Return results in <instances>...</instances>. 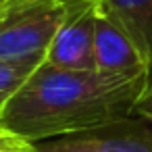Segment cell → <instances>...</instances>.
<instances>
[{"label":"cell","instance_id":"6da1fadb","mask_svg":"<svg viewBox=\"0 0 152 152\" xmlns=\"http://www.w3.org/2000/svg\"><path fill=\"white\" fill-rule=\"evenodd\" d=\"M146 83L148 77L67 71L44 61L9 100L0 125L29 144L81 133L133 117Z\"/></svg>","mask_w":152,"mask_h":152},{"label":"cell","instance_id":"7a4b0ae2","mask_svg":"<svg viewBox=\"0 0 152 152\" xmlns=\"http://www.w3.org/2000/svg\"><path fill=\"white\" fill-rule=\"evenodd\" d=\"M65 0H7L0 7V61L46 58Z\"/></svg>","mask_w":152,"mask_h":152},{"label":"cell","instance_id":"3957f363","mask_svg":"<svg viewBox=\"0 0 152 152\" xmlns=\"http://www.w3.org/2000/svg\"><path fill=\"white\" fill-rule=\"evenodd\" d=\"M96 71L123 79H150V63L127 25L100 0H96L94 31Z\"/></svg>","mask_w":152,"mask_h":152},{"label":"cell","instance_id":"277c9868","mask_svg":"<svg viewBox=\"0 0 152 152\" xmlns=\"http://www.w3.org/2000/svg\"><path fill=\"white\" fill-rule=\"evenodd\" d=\"M96 0H65V17L46 52V63L67 71H94Z\"/></svg>","mask_w":152,"mask_h":152},{"label":"cell","instance_id":"5b68a950","mask_svg":"<svg viewBox=\"0 0 152 152\" xmlns=\"http://www.w3.org/2000/svg\"><path fill=\"white\" fill-rule=\"evenodd\" d=\"M34 152H152V123L129 117L81 133L36 142Z\"/></svg>","mask_w":152,"mask_h":152},{"label":"cell","instance_id":"8992f818","mask_svg":"<svg viewBox=\"0 0 152 152\" xmlns=\"http://www.w3.org/2000/svg\"><path fill=\"white\" fill-rule=\"evenodd\" d=\"M131 31L150 63L152 73V0H100ZM152 77V75H150Z\"/></svg>","mask_w":152,"mask_h":152},{"label":"cell","instance_id":"52a82bcc","mask_svg":"<svg viewBox=\"0 0 152 152\" xmlns=\"http://www.w3.org/2000/svg\"><path fill=\"white\" fill-rule=\"evenodd\" d=\"M46 58H21V61H0V115L9 100L25 83V79L42 65Z\"/></svg>","mask_w":152,"mask_h":152},{"label":"cell","instance_id":"ba28073f","mask_svg":"<svg viewBox=\"0 0 152 152\" xmlns=\"http://www.w3.org/2000/svg\"><path fill=\"white\" fill-rule=\"evenodd\" d=\"M0 152H34V144L17 137L0 125Z\"/></svg>","mask_w":152,"mask_h":152},{"label":"cell","instance_id":"9c48e42d","mask_svg":"<svg viewBox=\"0 0 152 152\" xmlns=\"http://www.w3.org/2000/svg\"><path fill=\"white\" fill-rule=\"evenodd\" d=\"M133 117H140V119H146L152 123V77L148 79L146 88L142 90V94L133 106Z\"/></svg>","mask_w":152,"mask_h":152},{"label":"cell","instance_id":"30bf717a","mask_svg":"<svg viewBox=\"0 0 152 152\" xmlns=\"http://www.w3.org/2000/svg\"><path fill=\"white\" fill-rule=\"evenodd\" d=\"M4 2H7V0H0V7H2V4H4Z\"/></svg>","mask_w":152,"mask_h":152}]
</instances>
